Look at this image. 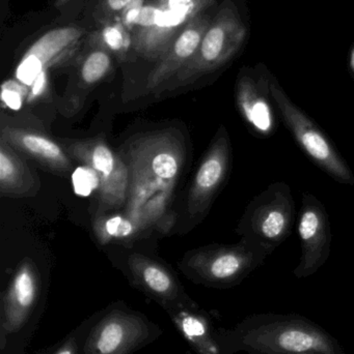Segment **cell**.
I'll return each mask as SVG.
<instances>
[{
	"label": "cell",
	"mask_w": 354,
	"mask_h": 354,
	"mask_svg": "<svg viewBox=\"0 0 354 354\" xmlns=\"http://www.w3.org/2000/svg\"><path fill=\"white\" fill-rule=\"evenodd\" d=\"M184 161L185 145L175 131L135 139L125 160L129 172L127 216L143 227L157 222L166 212Z\"/></svg>",
	"instance_id": "obj_1"
},
{
	"label": "cell",
	"mask_w": 354,
	"mask_h": 354,
	"mask_svg": "<svg viewBox=\"0 0 354 354\" xmlns=\"http://www.w3.org/2000/svg\"><path fill=\"white\" fill-rule=\"evenodd\" d=\"M229 346L247 354H345L324 328L297 314H256L229 334Z\"/></svg>",
	"instance_id": "obj_2"
},
{
	"label": "cell",
	"mask_w": 354,
	"mask_h": 354,
	"mask_svg": "<svg viewBox=\"0 0 354 354\" xmlns=\"http://www.w3.org/2000/svg\"><path fill=\"white\" fill-rule=\"evenodd\" d=\"M270 95L283 122L306 155L326 174L342 185H354V176L330 137L310 118L270 75Z\"/></svg>",
	"instance_id": "obj_3"
},
{
	"label": "cell",
	"mask_w": 354,
	"mask_h": 354,
	"mask_svg": "<svg viewBox=\"0 0 354 354\" xmlns=\"http://www.w3.org/2000/svg\"><path fill=\"white\" fill-rule=\"evenodd\" d=\"M295 203L290 187L278 181L268 185L251 200L239 224L243 239L272 254L292 233Z\"/></svg>",
	"instance_id": "obj_4"
},
{
	"label": "cell",
	"mask_w": 354,
	"mask_h": 354,
	"mask_svg": "<svg viewBox=\"0 0 354 354\" xmlns=\"http://www.w3.org/2000/svg\"><path fill=\"white\" fill-rule=\"evenodd\" d=\"M159 330L131 310H109L94 324L83 354H132L154 340Z\"/></svg>",
	"instance_id": "obj_5"
},
{
	"label": "cell",
	"mask_w": 354,
	"mask_h": 354,
	"mask_svg": "<svg viewBox=\"0 0 354 354\" xmlns=\"http://www.w3.org/2000/svg\"><path fill=\"white\" fill-rule=\"evenodd\" d=\"M270 254L265 248L242 239L237 245L199 252L191 258L189 266L212 286L232 287L262 266Z\"/></svg>",
	"instance_id": "obj_6"
},
{
	"label": "cell",
	"mask_w": 354,
	"mask_h": 354,
	"mask_svg": "<svg viewBox=\"0 0 354 354\" xmlns=\"http://www.w3.org/2000/svg\"><path fill=\"white\" fill-rule=\"evenodd\" d=\"M69 153L83 165L91 168L99 178L101 204L107 208L122 206L128 198L129 172L126 162L101 139L76 141Z\"/></svg>",
	"instance_id": "obj_7"
},
{
	"label": "cell",
	"mask_w": 354,
	"mask_h": 354,
	"mask_svg": "<svg viewBox=\"0 0 354 354\" xmlns=\"http://www.w3.org/2000/svg\"><path fill=\"white\" fill-rule=\"evenodd\" d=\"M297 227L301 256L294 276L299 279L308 278L316 274L328 261L332 243L328 212L321 201L312 194H303Z\"/></svg>",
	"instance_id": "obj_8"
},
{
	"label": "cell",
	"mask_w": 354,
	"mask_h": 354,
	"mask_svg": "<svg viewBox=\"0 0 354 354\" xmlns=\"http://www.w3.org/2000/svg\"><path fill=\"white\" fill-rule=\"evenodd\" d=\"M39 278L33 262L24 260L4 291L0 310L1 347L6 337L19 332L28 322L37 303Z\"/></svg>",
	"instance_id": "obj_9"
},
{
	"label": "cell",
	"mask_w": 354,
	"mask_h": 354,
	"mask_svg": "<svg viewBox=\"0 0 354 354\" xmlns=\"http://www.w3.org/2000/svg\"><path fill=\"white\" fill-rule=\"evenodd\" d=\"M272 73L259 64L255 72L241 75L236 87L239 111L249 128L260 137H269L276 128L270 95Z\"/></svg>",
	"instance_id": "obj_10"
},
{
	"label": "cell",
	"mask_w": 354,
	"mask_h": 354,
	"mask_svg": "<svg viewBox=\"0 0 354 354\" xmlns=\"http://www.w3.org/2000/svg\"><path fill=\"white\" fill-rule=\"evenodd\" d=\"M231 161L230 139L226 130L222 129L200 165L189 192L188 210L191 214H201L208 209L228 176Z\"/></svg>",
	"instance_id": "obj_11"
},
{
	"label": "cell",
	"mask_w": 354,
	"mask_h": 354,
	"mask_svg": "<svg viewBox=\"0 0 354 354\" xmlns=\"http://www.w3.org/2000/svg\"><path fill=\"white\" fill-rule=\"evenodd\" d=\"M128 264L137 284L166 309L193 304V301L183 299L184 293L176 278L161 264L141 255L130 256Z\"/></svg>",
	"instance_id": "obj_12"
},
{
	"label": "cell",
	"mask_w": 354,
	"mask_h": 354,
	"mask_svg": "<svg viewBox=\"0 0 354 354\" xmlns=\"http://www.w3.org/2000/svg\"><path fill=\"white\" fill-rule=\"evenodd\" d=\"M0 139L6 141L12 149L22 151L50 169L58 172H67L71 169L70 159L62 147L49 137L24 129L6 127L2 129Z\"/></svg>",
	"instance_id": "obj_13"
},
{
	"label": "cell",
	"mask_w": 354,
	"mask_h": 354,
	"mask_svg": "<svg viewBox=\"0 0 354 354\" xmlns=\"http://www.w3.org/2000/svg\"><path fill=\"white\" fill-rule=\"evenodd\" d=\"M245 26L231 15L208 30L202 43L201 53L205 68L216 66L228 60L245 41Z\"/></svg>",
	"instance_id": "obj_14"
},
{
	"label": "cell",
	"mask_w": 354,
	"mask_h": 354,
	"mask_svg": "<svg viewBox=\"0 0 354 354\" xmlns=\"http://www.w3.org/2000/svg\"><path fill=\"white\" fill-rule=\"evenodd\" d=\"M168 313L172 317L183 337L191 346L201 354H222L220 344L212 336L209 322L204 314L200 313L197 306H179L168 308Z\"/></svg>",
	"instance_id": "obj_15"
},
{
	"label": "cell",
	"mask_w": 354,
	"mask_h": 354,
	"mask_svg": "<svg viewBox=\"0 0 354 354\" xmlns=\"http://www.w3.org/2000/svg\"><path fill=\"white\" fill-rule=\"evenodd\" d=\"M35 179L15 149L0 139V192L2 195L23 196L30 193Z\"/></svg>",
	"instance_id": "obj_16"
},
{
	"label": "cell",
	"mask_w": 354,
	"mask_h": 354,
	"mask_svg": "<svg viewBox=\"0 0 354 354\" xmlns=\"http://www.w3.org/2000/svg\"><path fill=\"white\" fill-rule=\"evenodd\" d=\"M143 228L136 221L129 216H116L112 218H98L95 225L96 233L102 243H107L112 239H125L132 236Z\"/></svg>",
	"instance_id": "obj_17"
},
{
	"label": "cell",
	"mask_w": 354,
	"mask_h": 354,
	"mask_svg": "<svg viewBox=\"0 0 354 354\" xmlns=\"http://www.w3.org/2000/svg\"><path fill=\"white\" fill-rule=\"evenodd\" d=\"M110 66V58L105 52L89 54L81 68V78L87 84H93L103 78Z\"/></svg>",
	"instance_id": "obj_18"
},
{
	"label": "cell",
	"mask_w": 354,
	"mask_h": 354,
	"mask_svg": "<svg viewBox=\"0 0 354 354\" xmlns=\"http://www.w3.org/2000/svg\"><path fill=\"white\" fill-rule=\"evenodd\" d=\"M43 72V64L37 55H29L19 64L16 77L24 85H33L35 79Z\"/></svg>",
	"instance_id": "obj_19"
},
{
	"label": "cell",
	"mask_w": 354,
	"mask_h": 354,
	"mask_svg": "<svg viewBox=\"0 0 354 354\" xmlns=\"http://www.w3.org/2000/svg\"><path fill=\"white\" fill-rule=\"evenodd\" d=\"M74 189L80 195H89L95 187H99V178L91 168H79L73 177Z\"/></svg>",
	"instance_id": "obj_20"
},
{
	"label": "cell",
	"mask_w": 354,
	"mask_h": 354,
	"mask_svg": "<svg viewBox=\"0 0 354 354\" xmlns=\"http://www.w3.org/2000/svg\"><path fill=\"white\" fill-rule=\"evenodd\" d=\"M201 41V35L197 30H186L177 39L175 53L177 57L187 58L193 55Z\"/></svg>",
	"instance_id": "obj_21"
},
{
	"label": "cell",
	"mask_w": 354,
	"mask_h": 354,
	"mask_svg": "<svg viewBox=\"0 0 354 354\" xmlns=\"http://www.w3.org/2000/svg\"><path fill=\"white\" fill-rule=\"evenodd\" d=\"M25 97H26V89L23 88L20 85L15 84L12 81L2 85L1 101L10 109L15 111L20 109Z\"/></svg>",
	"instance_id": "obj_22"
},
{
	"label": "cell",
	"mask_w": 354,
	"mask_h": 354,
	"mask_svg": "<svg viewBox=\"0 0 354 354\" xmlns=\"http://www.w3.org/2000/svg\"><path fill=\"white\" fill-rule=\"evenodd\" d=\"M186 18V15L174 10H160L156 25L160 27H174L181 24Z\"/></svg>",
	"instance_id": "obj_23"
},
{
	"label": "cell",
	"mask_w": 354,
	"mask_h": 354,
	"mask_svg": "<svg viewBox=\"0 0 354 354\" xmlns=\"http://www.w3.org/2000/svg\"><path fill=\"white\" fill-rule=\"evenodd\" d=\"M160 10L153 8V6H145L141 8L139 17H137L135 24L141 25V26H152L156 25L158 15H159Z\"/></svg>",
	"instance_id": "obj_24"
},
{
	"label": "cell",
	"mask_w": 354,
	"mask_h": 354,
	"mask_svg": "<svg viewBox=\"0 0 354 354\" xmlns=\"http://www.w3.org/2000/svg\"><path fill=\"white\" fill-rule=\"evenodd\" d=\"M104 39L106 44L114 50L121 49L124 44L122 33L116 27H107L104 30Z\"/></svg>",
	"instance_id": "obj_25"
},
{
	"label": "cell",
	"mask_w": 354,
	"mask_h": 354,
	"mask_svg": "<svg viewBox=\"0 0 354 354\" xmlns=\"http://www.w3.org/2000/svg\"><path fill=\"white\" fill-rule=\"evenodd\" d=\"M78 339L77 337H71L64 341V344L54 354H78Z\"/></svg>",
	"instance_id": "obj_26"
},
{
	"label": "cell",
	"mask_w": 354,
	"mask_h": 354,
	"mask_svg": "<svg viewBox=\"0 0 354 354\" xmlns=\"http://www.w3.org/2000/svg\"><path fill=\"white\" fill-rule=\"evenodd\" d=\"M168 3H170V10H177L185 15L188 14L193 6L191 0H168Z\"/></svg>",
	"instance_id": "obj_27"
},
{
	"label": "cell",
	"mask_w": 354,
	"mask_h": 354,
	"mask_svg": "<svg viewBox=\"0 0 354 354\" xmlns=\"http://www.w3.org/2000/svg\"><path fill=\"white\" fill-rule=\"evenodd\" d=\"M46 85V76L45 73L42 72L39 75L37 79H35V83L33 84V91L30 93V99H35V97H39L43 93L44 88Z\"/></svg>",
	"instance_id": "obj_28"
},
{
	"label": "cell",
	"mask_w": 354,
	"mask_h": 354,
	"mask_svg": "<svg viewBox=\"0 0 354 354\" xmlns=\"http://www.w3.org/2000/svg\"><path fill=\"white\" fill-rule=\"evenodd\" d=\"M130 1L131 0H108V4L112 10H118L125 8Z\"/></svg>",
	"instance_id": "obj_29"
},
{
	"label": "cell",
	"mask_w": 354,
	"mask_h": 354,
	"mask_svg": "<svg viewBox=\"0 0 354 354\" xmlns=\"http://www.w3.org/2000/svg\"><path fill=\"white\" fill-rule=\"evenodd\" d=\"M139 12H141L139 8H131V10L126 14V22L128 23V24H130V23H135L137 17H139Z\"/></svg>",
	"instance_id": "obj_30"
},
{
	"label": "cell",
	"mask_w": 354,
	"mask_h": 354,
	"mask_svg": "<svg viewBox=\"0 0 354 354\" xmlns=\"http://www.w3.org/2000/svg\"><path fill=\"white\" fill-rule=\"evenodd\" d=\"M351 66L354 73V48L353 49V51H351Z\"/></svg>",
	"instance_id": "obj_31"
},
{
	"label": "cell",
	"mask_w": 354,
	"mask_h": 354,
	"mask_svg": "<svg viewBox=\"0 0 354 354\" xmlns=\"http://www.w3.org/2000/svg\"><path fill=\"white\" fill-rule=\"evenodd\" d=\"M294 354H324L321 353H294Z\"/></svg>",
	"instance_id": "obj_32"
}]
</instances>
